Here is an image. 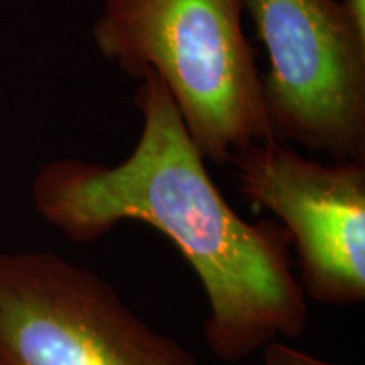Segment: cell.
<instances>
[{
  "label": "cell",
  "instance_id": "1",
  "mask_svg": "<svg viewBox=\"0 0 365 365\" xmlns=\"http://www.w3.org/2000/svg\"><path fill=\"white\" fill-rule=\"evenodd\" d=\"M134 102L143 129L129 156L115 166L75 158L46 163L33 181L39 215L78 244L122 222L163 232L202 281L205 341L220 360L299 336L308 303L284 228L245 222L227 203L159 76L140 75Z\"/></svg>",
  "mask_w": 365,
  "mask_h": 365
},
{
  "label": "cell",
  "instance_id": "2",
  "mask_svg": "<svg viewBox=\"0 0 365 365\" xmlns=\"http://www.w3.org/2000/svg\"><path fill=\"white\" fill-rule=\"evenodd\" d=\"M242 12V0H103L91 31L98 53L125 75L159 76L196 148L215 164L276 139Z\"/></svg>",
  "mask_w": 365,
  "mask_h": 365
},
{
  "label": "cell",
  "instance_id": "3",
  "mask_svg": "<svg viewBox=\"0 0 365 365\" xmlns=\"http://www.w3.org/2000/svg\"><path fill=\"white\" fill-rule=\"evenodd\" d=\"M0 365H200L93 272L53 252L0 254Z\"/></svg>",
  "mask_w": 365,
  "mask_h": 365
},
{
  "label": "cell",
  "instance_id": "4",
  "mask_svg": "<svg viewBox=\"0 0 365 365\" xmlns=\"http://www.w3.org/2000/svg\"><path fill=\"white\" fill-rule=\"evenodd\" d=\"M266 48L276 139L349 161L365 154V24L345 0H242Z\"/></svg>",
  "mask_w": 365,
  "mask_h": 365
},
{
  "label": "cell",
  "instance_id": "5",
  "mask_svg": "<svg viewBox=\"0 0 365 365\" xmlns=\"http://www.w3.org/2000/svg\"><path fill=\"white\" fill-rule=\"evenodd\" d=\"M240 191L284 223L304 294L327 304L365 299V164H322L277 139L232 154Z\"/></svg>",
  "mask_w": 365,
  "mask_h": 365
},
{
  "label": "cell",
  "instance_id": "6",
  "mask_svg": "<svg viewBox=\"0 0 365 365\" xmlns=\"http://www.w3.org/2000/svg\"><path fill=\"white\" fill-rule=\"evenodd\" d=\"M262 365H340L313 357L307 352L293 349L284 341L274 340L262 349Z\"/></svg>",
  "mask_w": 365,
  "mask_h": 365
},
{
  "label": "cell",
  "instance_id": "7",
  "mask_svg": "<svg viewBox=\"0 0 365 365\" xmlns=\"http://www.w3.org/2000/svg\"><path fill=\"white\" fill-rule=\"evenodd\" d=\"M346 4H349V7L352 9L354 16L357 17V19L365 24V0H345Z\"/></svg>",
  "mask_w": 365,
  "mask_h": 365
}]
</instances>
